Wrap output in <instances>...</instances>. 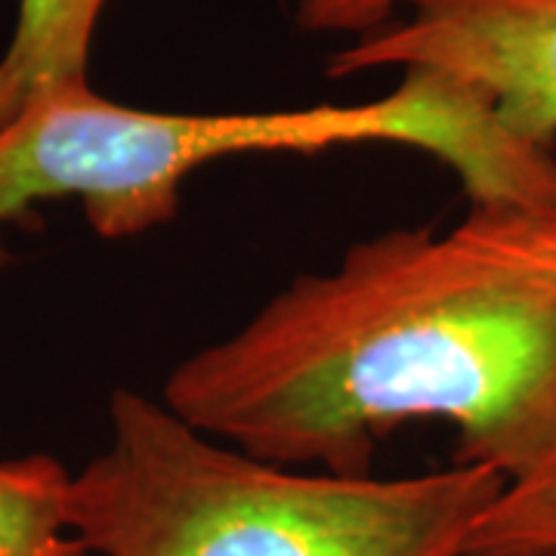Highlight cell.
I'll return each instance as SVG.
<instances>
[{"label":"cell","mask_w":556,"mask_h":556,"mask_svg":"<svg viewBox=\"0 0 556 556\" xmlns=\"http://www.w3.org/2000/svg\"><path fill=\"white\" fill-rule=\"evenodd\" d=\"M412 16L356 38L328 78L430 68L473 87L526 146H556V0H408Z\"/></svg>","instance_id":"obj_4"},{"label":"cell","mask_w":556,"mask_h":556,"mask_svg":"<svg viewBox=\"0 0 556 556\" xmlns=\"http://www.w3.org/2000/svg\"><path fill=\"white\" fill-rule=\"evenodd\" d=\"M455 232L485 254L556 276V214H532L517 207H470Z\"/></svg>","instance_id":"obj_8"},{"label":"cell","mask_w":556,"mask_h":556,"mask_svg":"<svg viewBox=\"0 0 556 556\" xmlns=\"http://www.w3.org/2000/svg\"><path fill=\"white\" fill-rule=\"evenodd\" d=\"M68 489L56 457L0 460V556H90L68 526Z\"/></svg>","instance_id":"obj_6"},{"label":"cell","mask_w":556,"mask_h":556,"mask_svg":"<svg viewBox=\"0 0 556 556\" xmlns=\"http://www.w3.org/2000/svg\"><path fill=\"white\" fill-rule=\"evenodd\" d=\"M112 439L68 489L100 556H464L507 479L482 464L378 479L291 473L118 390Z\"/></svg>","instance_id":"obj_3"},{"label":"cell","mask_w":556,"mask_h":556,"mask_svg":"<svg viewBox=\"0 0 556 556\" xmlns=\"http://www.w3.org/2000/svg\"><path fill=\"white\" fill-rule=\"evenodd\" d=\"M464 556H556V457L532 477L504 485Z\"/></svg>","instance_id":"obj_7"},{"label":"cell","mask_w":556,"mask_h":556,"mask_svg":"<svg viewBox=\"0 0 556 556\" xmlns=\"http://www.w3.org/2000/svg\"><path fill=\"white\" fill-rule=\"evenodd\" d=\"M105 0H20L0 53V134L31 105L90 87V47Z\"/></svg>","instance_id":"obj_5"},{"label":"cell","mask_w":556,"mask_h":556,"mask_svg":"<svg viewBox=\"0 0 556 556\" xmlns=\"http://www.w3.org/2000/svg\"><path fill=\"white\" fill-rule=\"evenodd\" d=\"M358 142H402L433 155L460 177L473 207L556 214L554 152L514 137L473 87L405 68L380 100L278 112H142L93 87L47 97L0 134V229L38 201L78 199L100 236L127 239L174 217L182 179L211 161L316 155Z\"/></svg>","instance_id":"obj_2"},{"label":"cell","mask_w":556,"mask_h":556,"mask_svg":"<svg viewBox=\"0 0 556 556\" xmlns=\"http://www.w3.org/2000/svg\"><path fill=\"white\" fill-rule=\"evenodd\" d=\"M402 0H298L294 22L300 31L313 35H353L365 38L393 22Z\"/></svg>","instance_id":"obj_9"},{"label":"cell","mask_w":556,"mask_h":556,"mask_svg":"<svg viewBox=\"0 0 556 556\" xmlns=\"http://www.w3.org/2000/svg\"><path fill=\"white\" fill-rule=\"evenodd\" d=\"M164 405L260 460L338 477H371L402 420L445 417L455 464L517 482L556 457V276L393 229L179 362Z\"/></svg>","instance_id":"obj_1"}]
</instances>
